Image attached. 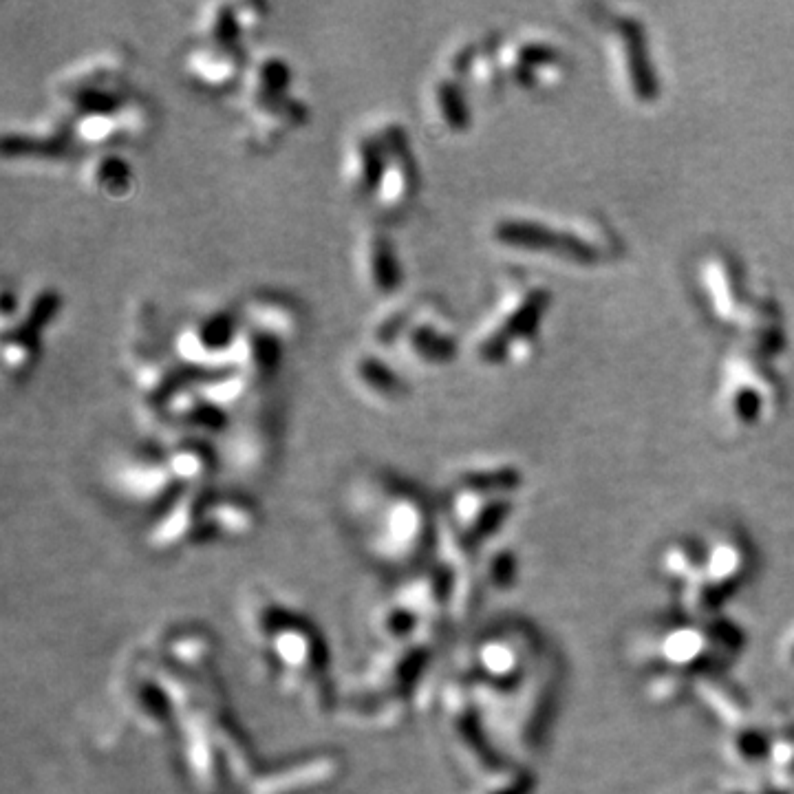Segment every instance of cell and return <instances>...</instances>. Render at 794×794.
<instances>
[{
    "instance_id": "6da1fadb",
    "label": "cell",
    "mask_w": 794,
    "mask_h": 794,
    "mask_svg": "<svg viewBox=\"0 0 794 794\" xmlns=\"http://www.w3.org/2000/svg\"><path fill=\"white\" fill-rule=\"evenodd\" d=\"M128 75L131 53L122 47H106L75 60L51 84L53 113L69 122L87 113L115 109L133 91Z\"/></svg>"
},
{
    "instance_id": "7a4b0ae2",
    "label": "cell",
    "mask_w": 794,
    "mask_h": 794,
    "mask_svg": "<svg viewBox=\"0 0 794 794\" xmlns=\"http://www.w3.org/2000/svg\"><path fill=\"white\" fill-rule=\"evenodd\" d=\"M241 334V318L236 307H214L188 318L181 325L170 353L190 375L232 367V351Z\"/></svg>"
},
{
    "instance_id": "3957f363",
    "label": "cell",
    "mask_w": 794,
    "mask_h": 794,
    "mask_svg": "<svg viewBox=\"0 0 794 794\" xmlns=\"http://www.w3.org/2000/svg\"><path fill=\"white\" fill-rule=\"evenodd\" d=\"M378 503H375V528L367 532V543L382 556H389V547L397 554L404 547H417L428 530V508L424 497L409 484L397 479H380Z\"/></svg>"
},
{
    "instance_id": "277c9868",
    "label": "cell",
    "mask_w": 794,
    "mask_h": 794,
    "mask_svg": "<svg viewBox=\"0 0 794 794\" xmlns=\"http://www.w3.org/2000/svg\"><path fill=\"white\" fill-rule=\"evenodd\" d=\"M393 353L417 369H442L453 362L459 338L446 307L435 298L413 300L411 320Z\"/></svg>"
},
{
    "instance_id": "5b68a950",
    "label": "cell",
    "mask_w": 794,
    "mask_h": 794,
    "mask_svg": "<svg viewBox=\"0 0 794 794\" xmlns=\"http://www.w3.org/2000/svg\"><path fill=\"white\" fill-rule=\"evenodd\" d=\"M384 148V164L371 206L384 217H397L413 206L420 192V168L409 131L402 122L382 120L378 124Z\"/></svg>"
},
{
    "instance_id": "8992f818",
    "label": "cell",
    "mask_w": 794,
    "mask_h": 794,
    "mask_svg": "<svg viewBox=\"0 0 794 794\" xmlns=\"http://www.w3.org/2000/svg\"><path fill=\"white\" fill-rule=\"evenodd\" d=\"M545 307V294L530 289L528 294H517L508 298L499 314L477 338L475 353L486 364H503L514 358V353L525 345L539 325L541 311Z\"/></svg>"
},
{
    "instance_id": "52a82bcc",
    "label": "cell",
    "mask_w": 794,
    "mask_h": 794,
    "mask_svg": "<svg viewBox=\"0 0 794 794\" xmlns=\"http://www.w3.org/2000/svg\"><path fill=\"white\" fill-rule=\"evenodd\" d=\"M115 486L126 499L144 506L173 503L186 486L168 468L162 450L137 448L128 453L115 468Z\"/></svg>"
},
{
    "instance_id": "ba28073f",
    "label": "cell",
    "mask_w": 794,
    "mask_h": 794,
    "mask_svg": "<svg viewBox=\"0 0 794 794\" xmlns=\"http://www.w3.org/2000/svg\"><path fill=\"white\" fill-rule=\"evenodd\" d=\"M241 113V139L254 153H270L285 139L300 131L309 120V106L303 98L289 93L265 104L250 106Z\"/></svg>"
},
{
    "instance_id": "9c48e42d",
    "label": "cell",
    "mask_w": 794,
    "mask_h": 794,
    "mask_svg": "<svg viewBox=\"0 0 794 794\" xmlns=\"http://www.w3.org/2000/svg\"><path fill=\"white\" fill-rule=\"evenodd\" d=\"M248 60V49L195 40L181 56V69L195 89L223 95L239 89Z\"/></svg>"
},
{
    "instance_id": "30bf717a",
    "label": "cell",
    "mask_w": 794,
    "mask_h": 794,
    "mask_svg": "<svg viewBox=\"0 0 794 794\" xmlns=\"http://www.w3.org/2000/svg\"><path fill=\"white\" fill-rule=\"evenodd\" d=\"M5 162L20 164H47L56 166L67 162L78 150H75L69 126L56 113H49L45 120L34 128H14L5 131L3 144H0Z\"/></svg>"
},
{
    "instance_id": "8fae6325",
    "label": "cell",
    "mask_w": 794,
    "mask_h": 794,
    "mask_svg": "<svg viewBox=\"0 0 794 794\" xmlns=\"http://www.w3.org/2000/svg\"><path fill=\"white\" fill-rule=\"evenodd\" d=\"M356 263L358 278L369 296L389 303L402 292L404 267L393 239L384 230L367 228L360 234Z\"/></svg>"
},
{
    "instance_id": "7c38bea8",
    "label": "cell",
    "mask_w": 794,
    "mask_h": 794,
    "mask_svg": "<svg viewBox=\"0 0 794 794\" xmlns=\"http://www.w3.org/2000/svg\"><path fill=\"white\" fill-rule=\"evenodd\" d=\"M241 325L261 331V334L281 340L285 347L292 345L303 329V314L294 298L274 289H254L239 305Z\"/></svg>"
},
{
    "instance_id": "4fadbf2b",
    "label": "cell",
    "mask_w": 794,
    "mask_h": 794,
    "mask_svg": "<svg viewBox=\"0 0 794 794\" xmlns=\"http://www.w3.org/2000/svg\"><path fill=\"white\" fill-rule=\"evenodd\" d=\"M382 164L384 148L378 124L358 128L342 153V184L353 199L373 203L382 177Z\"/></svg>"
},
{
    "instance_id": "5bb4252c",
    "label": "cell",
    "mask_w": 794,
    "mask_h": 794,
    "mask_svg": "<svg viewBox=\"0 0 794 794\" xmlns=\"http://www.w3.org/2000/svg\"><path fill=\"white\" fill-rule=\"evenodd\" d=\"M294 84V69L283 53L278 51H263L250 56L245 64L243 78L239 89H236V102H239V111L250 109L256 104H265L292 93Z\"/></svg>"
},
{
    "instance_id": "9a60e30c",
    "label": "cell",
    "mask_w": 794,
    "mask_h": 794,
    "mask_svg": "<svg viewBox=\"0 0 794 794\" xmlns=\"http://www.w3.org/2000/svg\"><path fill=\"white\" fill-rule=\"evenodd\" d=\"M349 375L362 397L375 404H397L409 395L404 375L389 362V356L373 349H362L351 358Z\"/></svg>"
},
{
    "instance_id": "2e32d148",
    "label": "cell",
    "mask_w": 794,
    "mask_h": 794,
    "mask_svg": "<svg viewBox=\"0 0 794 794\" xmlns=\"http://www.w3.org/2000/svg\"><path fill=\"white\" fill-rule=\"evenodd\" d=\"M495 239L503 245H512V248H523V250H550V252H559L570 256V259L576 261H589L596 256L594 245H589L581 239H576V236H556L554 232H550L547 228L539 223H532V221H523V219H506V221H499L495 225Z\"/></svg>"
},
{
    "instance_id": "e0dca14e",
    "label": "cell",
    "mask_w": 794,
    "mask_h": 794,
    "mask_svg": "<svg viewBox=\"0 0 794 794\" xmlns=\"http://www.w3.org/2000/svg\"><path fill=\"white\" fill-rule=\"evenodd\" d=\"M285 345L261 331L241 325V334L236 338L232 351V367L239 369L252 382L254 389L272 382L281 371L285 360Z\"/></svg>"
},
{
    "instance_id": "ac0fdd59",
    "label": "cell",
    "mask_w": 794,
    "mask_h": 794,
    "mask_svg": "<svg viewBox=\"0 0 794 794\" xmlns=\"http://www.w3.org/2000/svg\"><path fill=\"white\" fill-rule=\"evenodd\" d=\"M162 455L168 468L179 479V484L186 488L203 486V481L212 475L219 461L212 439L188 433L170 435L162 448Z\"/></svg>"
},
{
    "instance_id": "d6986e66",
    "label": "cell",
    "mask_w": 794,
    "mask_h": 794,
    "mask_svg": "<svg viewBox=\"0 0 794 794\" xmlns=\"http://www.w3.org/2000/svg\"><path fill=\"white\" fill-rule=\"evenodd\" d=\"M84 188L109 201H124L135 190V168L120 150H100L84 159L80 168Z\"/></svg>"
},
{
    "instance_id": "ffe728a7",
    "label": "cell",
    "mask_w": 794,
    "mask_h": 794,
    "mask_svg": "<svg viewBox=\"0 0 794 794\" xmlns=\"http://www.w3.org/2000/svg\"><path fill=\"white\" fill-rule=\"evenodd\" d=\"M236 415H239V420L232 422L230 431L225 433L230 437L234 464L243 470L259 468L270 455L274 442L272 422L263 413H248V406Z\"/></svg>"
},
{
    "instance_id": "44dd1931",
    "label": "cell",
    "mask_w": 794,
    "mask_h": 794,
    "mask_svg": "<svg viewBox=\"0 0 794 794\" xmlns=\"http://www.w3.org/2000/svg\"><path fill=\"white\" fill-rule=\"evenodd\" d=\"M190 384L199 395L206 397L219 409L228 411L230 415L241 413L250 402L252 382L234 367H221L208 373L190 375Z\"/></svg>"
},
{
    "instance_id": "7402d4cb",
    "label": "cell",
    "mask_w": 794,
    "mask_h": 794,
    "mask_svg": "<svg viewBox=\"0 0 794 794\" xmlns=\"http://www.w3.org/2000/svg\"><path fill=\"white\" fill-rule=\"evenodd\" d=\"M431 111L439 126H444L448 133H464L470 128L472 113L466 95V84L448 73H439L431 82Z\"/></svg>"
},
{
    "instance_id": "603a6c76",
    "label": "cell",
    "mask_w": 794,
    "mask_h": 794,
    "mask_svg": "<svg viewBox=\"0 0 794 794\" xmlns=\"http://www.w3.org/2000/svg\"><path fill=\"white\" fill-rule=\"evenodd\" d=\"M203 42H212V45L221 47H245V36L241 29L239 14H236V3H208L201 9L197 16V38Z\"/></svg>"
},
{
    "instance_id": "cb8c5ba5",
    "label": "cell",
    "mask_w": 794,
    "mask_h": 794,
    "mask_svg": "<svg viewBox=\"0 0 794 794\" xmlns=\"http://www.w3.org/2000/svg\"><path fill=\"white\" fill-rule=\"evenodd\" d=\"M411 309L413 300H389V303H382L367 329L369 349L384 353V356L393 353L406 325H409Z\"/></svg>"
},
{
    "instance_id": "d4e9b609",
    "label": "cell",
    "mask_w": 794,
    "mask_h": 794,
    "mask_svg": "<svg viewBox=\"0 0 794 794\" xmlns=\"http://www.w3.org/2000/svg\"><path fill=\"white\" fill-rule=\"evenodd\" d=\"M3 369L7 375L20 380L27 373L34 371L42 353V336L36 331H29L23 327H9L3 329Z\"/></svg>"
},
{
    "instance_id": "484cf974",
    "label": "cell",
    "mask_w": 794,
    "mask_h": 794,
    "mask_svg": "<svg viewBox=\"0 0 794 794\" xmlns=\"http://www.w3.org/2000/svg\"><path fill=\"white\" fill-rule=\"evenodd\" d=\"M64 305V298L56 287L42 285L38 287L34 294L27 300H23V307H20V314L9 327H23L29 331H36V334L45 336V331L56 323V318L60 316ZM3 327V329H9Z\"/></svg>"
},
{
    "instance_id": "4316f807",
    "label": "cell",
    "mask_w": 794,
    "mask_h": 794,
    "mask_svg": "<svg viewBox=\"0 0 794 794\" xmlns=\"http://www.w3.org/2000/svg\"><path fill=\"white\" fill-rule=\"evenodd\" d=\"M236 14H239L245 40H250L261 34V29L267 23L270 7L263 3H254V0H245V3H236Z\"/></svg>"
}]
</instances>
